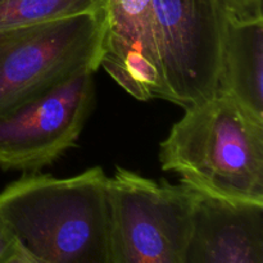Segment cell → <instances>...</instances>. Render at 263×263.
<instances>
[{
    "label": "cell",
    "instance_id": "obj_1",
    "mask_svg": "<svg viewBox=\"0 0 263 263\" xmlns=\"http://www.w3.org/2000/svg\"><path fill=\"white\" fill-rule=\"evenodd\" d=\"M0 218L45 263H110L108 176L92 167L67 179L23 175L0 193Z\"/></svg>",
    "mask_w": 263,
    "mask_h": 263
},
{
    "label": "cell",
    "instance_id": "obj_2",
    "mask_svg": "<svg viewBox=\"0 0 263 263\" xmlns=\"http://www.w3.org/2000/svg\"><path fill=\"white\" fill-rule=\"evenodd\" d=\"M159 162L205 194L263 204V120L220 92L185 108Z\"/></svg>",
    "mask_w": 263,
    "mask_h": 263
},
{
    "label": "cell",
    "instance_id": "obj_3",
    "mask_svg": "<svg viewBox=\"0 0 263 263\" xmlns=\"http://www.w3.org/2000/svg\"><path fill=\"white\" fill-rule=\"evenodd\" d=\"M194 192L117 167L108 177L110 263H185Z\"/></svg>",
    "mask_w": 263,
    "mask_h": 263
},
{
    "label": "cell",
    "instance_id": "obj_4",
    "mask_svg": "<svg viewBox=\"0 0 263 263\" xmlns=\"http://www.w3.org/2000/svg\"><path fill=\"white\" fill-rule=\"evenodd\" d=\"M105 10L0 31V112L100 63Z\"/></svg>",
    "mask_w": 263,
    "mask_h": 263
},
{
    "label": "cell",
    "instance_id": "obj_5",
    "mask_svg": "<svg viewBox=\"0 0 263 263\" xmlns=\"http://www.w3.org/2000/svg\"><path fill=\"white\" fill-rule=\"evenodd\" d=\"M82 71L0 112V168L35 171L76 145L94 99Z\"/></svg>",
    "mask_w": 263,
    "mask_h": 263
},
{
    "label": "cell",
    "instance_id": "obj_6",
    "mask_svg": "<svg viewBox=\"0 0 263 263\" xmlns=\"http://www.w3.org/2000/svg\"><path fill=\"white\" fill-rule=\"evenodd\" d=\"M170 102L185 108L216 92L225 13L217 0H152Z\"/></svg>",
    "mask_w": 263,
    "mask_h": 263
},
{
    "label": "cell",
    "instance_id": "obj_7",
    "mask_svg": "<svg viewBox=\"0 0 263 263\" xmlns=\"http://www.w3.org/2000/svg\"><path fill=\"white\" fill-rule=\"evenodd\" d=\"M99 67L138 100L170 102L152 0H108Z\"/></svg>",
    "mask_w": 263,
    "mask_h": 263
},
{
    "label": "cell",
    "instance_id": "obj_8",
    "mask_svg": "<svg viewBox=\"0 0 263 263\" xmlns=\"http://www.w3.org/2000/svg\"><path fill=\"white\" fill-rule=\"evenodd\" d=\"M185 263H263V204L195 189Z\"/></svg>",
    "mask_w": 263,
    "mask_h": 263
},
{
    "label": "cell",
    "instance_id": "obj_9",
    "mask_svg": "<svg viewBox=\"0 0 263 263\" xmlns=\"http://www.w3.org/2000/svg\"><path fill=\"white\" fill-rule=\"evenodd\" d=\"M216 92L263 120V18L239 21L225 14Z\"/></svg>",
    "mask_w": 263,
    "mask_h": 263
},
{
    "label": "cell",
    "instance_id": "obj_10",
    "mask_svg": "<svg viewBox=\"0 0 263 263\" xmlns=\"http://www.w3.org/2000/svg\"><path fill=\"white\" fill-rule=\"evenodd\" d=\"M108 0H0V31L105 10Z\"/></svg>",
    "mask_w": 263,
    "mask_h": 263
},
{
    "label": "cell",
    "instance_id": "obj_11",
    "mask_svg": "<svg viewBox=\"0 0 263 263\" xmlns=\"http://www.w3.org/2000/svg\"><path fill=\"white\" fill-rule=\"evenodd\" d=\"M226 15L239 21L263 18V0H217Z\"/></svg>",
    "mask_w": 263,
    "mask_h": 263
},
{
    "label": "cell",
    "instance_id": "obj_12",
    "mask_svg": "<svg viewBox=\"0 0 263 263\" xmlns=\"http://www.w3.org/2000/svg\"><path fill=\"white\" fill-rule=\"evenodd\" d=\"M18 248V243L0 218V262L7 259Z\"/></svg>",
    "mask_w": 263,
    "mask_h": 263
},
{
    "label": "cell",
    "instance_id": "obj_13",
    "mask_svg": "<svg viewBox=\"0 0 263 263\" xmlns=\"http://www.w3.org/2000/svg\"><path fill=\"white\" fill-rule=\"evenodd\" d=\"M0 263H45V262L36 258L35 256H32L30 252L23 249L22 247L18 244L17 251H15L13 254H10L7 259H4V261Z\"/></svg>",
    "mask_w": 263,
    "mask_h": 263
}]
</instances>
